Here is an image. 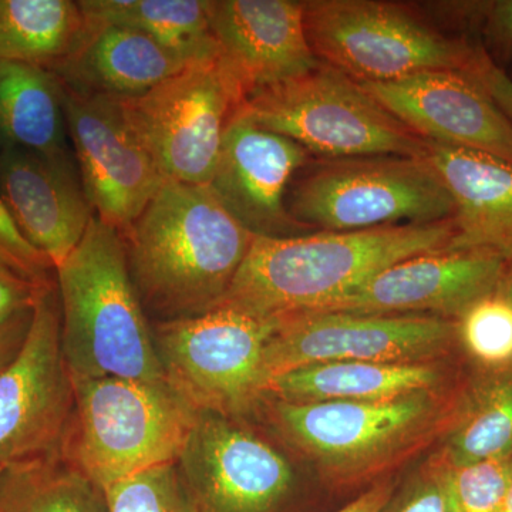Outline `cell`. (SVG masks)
I'll list each match as a JSON object with an SVG mask.
<instances>
[{"mask_svg":"<svg viewBox=\"0 0 512 512\" xmlns=\"http://www.w3.org/2000/svg\"><path fill=\"white\" fill-rule=\"evenodd\" d=\"M74 414L62 456L100 490L177 463L198 412L170 383L72 377Z\"/></svg>","mask_w":512,"mask_h":512,"instance_id":"277c9868","label":"cell"},{"mask_svg":"<svg viewBox=\"0 0 512 512\" xmlns=\"http://www.w3.org/2000/svg\"><path fill=\"white\" fill-rule=\"evenodd\" d=\"M454 202L448 251L477 249L512 261V163L427 141L426 156Z\"/></svg>","mask_w":512,"mask_h":512,"instance_id":"44dd1931","label":"cell"},{"mask_svg":"<svg viewBox=\"0 0 512 512\" xmlns=\"http://www.w3.org/2000/svg\"><path fill=\"white\" fill-rule=\"evenodd\" d=\"M311 158L291 138L258 126L238 111L225 133L208 187L255 237L311 234L316 229L293 220L286 207L293 177Z\"/></svg>","mask_w":512,"mask_h":512,"instance_id":"5bb4252c","label":"cell"},{"mask_svg":"<svg viewBox=\"0 0 512 512\" xmlns=\"http://www.w3.org/2000/svg\"><path fill=\"white\" fill-rule=\"evenodd\" d=\"M490 94L498 107L512 123V77L505 70L498 69L487 55L481 59L480 64L470 72Z\"/></svg>","mask_w":512,"mask_h":512,"instance_id":"e575fe53","label":"cell"},{"mask_svg":"<svg viewBox=\"0 0 512 512\" xmlns=\"http://www.w3.org/2000/svg\"><path fill=\"white\" fill-rule=\"evenodd\" d=\"M56 285L37 299L19 352L0 369V467L62 453L74 387L64 362Z\"/></svg>","mask_w":512,"mask_h":512,"instance_id":"30bf717a","label":"cell"},{"mask_svg":"<svg viewBox=\"0 0 512 512\" xmlns=\"http://www.w3.org/2000/svg\"><path fill=\"white\" fill-rule=\"evenodd\" d=\"M275 319L218 306L153 329L167 382L197 412H241L264 393V349Z\"/></svg>","mask_w":512,"mask_h":512,"instance_id":"9c48e42d","label":"cell"},{"mask_svg":"<svg viewBox=\"0 0 512 512\" xmlns=\"http://www.w3.org/2000/svg\"><path fill=\"white\" fill-rule=\"evenodd\" d=\"M497 293L512 303V261L508 262L507 268H505L503 278H501L500 285L497 288Z\"/></svg>","mask_w":512,"mask_h":512,"instance_id":"74e56055","label":"cell"},{"mask_svg":"<svg viewBox=\"0 0 512 512\" xmlns=\"http://www.w3.org/2000/svg\"><path fill=\"white\" fill-rule=\"evenodd\" d=\"M512 453V366L477 387L448 441V466H470Z\"/></svg>","mask_w":512,"mask_h":512,"instance_id":"4316f807","label":"cell"},{"mask_svg":"<svg viewBox=\"0 0 512 512\" xmlns=\"http://www.w3.org/2000/svg\"><path fill=\"white\" fill-rule=\"evenodd\" d=\"M453 220L254 237L220 306L259 319L318 312L397 262L447 249Z\"/></svg>","mask_w":512,"mask_h":512,"instance_id":"6da1fadb","label":"cell"},{"mask_svg":"<svg viewBox=\"0 0 512 512\" xmlns=\"http://www.w3.org/2000/svg\"><path fill=\"white\" fill-rule=\"evenodd\" d=\"M505 268L503 258L487 251L427 252L389 266L318 312L458 318L468 306L497 292Z\"/></svg>","mask_w":512,"mask_h":512,"instance_id":"2e32d148","label":"cell"},{"mask_svg":"<svg viewBox=\"0 0 512 512\" xmlns=\"http://www.w3.org/2000/svg\"><path fill=\"white\" fill-rule=\"evenodd\" d=\"M32 312L20 315L0 329V369L8 365L19 352L32 320Z\"/></svg>","mask_w":512,"mask_h":512,"instance_id":"d590c367","label":"cell"},{"mask_svg":"<svg viewBox=\"0 0 512 512\" xmlns=\"http://www.w3.org/2000/svg\"><path fill=\"white\" fill-rule=\"evenodd\" d=\"M239 111L315 158H423L429 141L355 80L322 62L311 72L251 94Z\"/></svg>","mask_w":512,"mask_h":512,"instance_id":"52a82bcc","label":"cell"},{"mask_svg":"<svg viewBox=\"0 0 512 512\" xmlns=\"http://www.w3.org/2000/svg\"><path fill=\"white\" fill-rule=\"evenodd\" d=\"M429 412L421 393L383 402H281L279 423L320 458L352 464L379 456L409 436Z\"/></svg>","mask_w":512,"mask_h":512,"instance_id":"d6986e66","label":"cell"},{"mask_svg":"<svg viewBox=\"0 0 512 512\" xmlns=\"http://www.w3.org/2000/svg\"><path fill=\"white\" fill-rule=\"evenodd\" d=\"M177 464L198 512H281L291 497L288 461L221 414L198 412Z\"/></svg>","mask_w":512,"mask_h":512,"instance_id":"4fadbf2b","label":"cell"},{"mask_svg":"<svg viewBox=\"0 0 512 512\" xmlns=\"http://www.w3.org/2000/svg\"><path fill=\"white\" fill-rule=\"evenodd\" d=\"M2 468H3V467H0V473H2Z\"/></svg>","mask_w":512,"mask_h":512,"instance_id":"ab89813d","label":"cell"},{"mask_svg":"<svg viewBox=\"0 0 512 512\" xmlns=\"http://www.w3.org/2000/svg\"><path fill=\"white\" fill-rule=\"evenodd\" d=\"M84 16L72 0H0V62L55 69L79 42Z\"/></svg>","mask_w":512,"mask_h":512,"instance_id":"d4e9b609","label":"cell"},{"mask_svg":"<svg viewBox=\"0 0 512 512\" xmlns=\"http://www.w3.org/2000/svg\"><path fill=\"white\" fill-rule=\"evenodd\" d=\"M477 40L498 69L512 63V0H484Z\"/></svg>","mask_w":512,"mask_h":512,"instance_id":"1f68e13d","label":"cell"},{"mask_svg":"<svg viewBox=\"0 0 512 512\" xmlns=\"http://www.w3.org/2000/svg\"><path fill=\"white\" fill-rule=\"evenodd\" d=\"M457 323L443 316L303 312L275 319L264 349V393L275 377L330 362L412 363L444 348Z\"/></svg>","mask_w":512,"mask_h":512,"instance_id":"8fae6325","label":"cell"},{"mask_svg":"<svg viewBox=\"0 0 512 512\" xmlns=\"http://www.w3.org/2000/svg\"><path fill=\"white\" fill-rule=\"evenodd\" d=\"M457 333L480 365L493 370L512 366V303L497 292L458 316Z\"/></svg>","mask_w":512,"mask_h":512,"instance_id":"f546056e","label":"cell"},{"mask_svg":"<svg viewBox=\"0 0 512 512\" xmlns=\"http://www.w3.org/2000/svg\"><path fill=\"white\" fill-rule=\"evenodd\" d=\"M188 66L140 30L84 18L79 42L50 72L74 92L121 100L150 92Z\"/></svg>","mask_w":512,"mask_h":512,"instance_id":"ffe728a7","label":"cell"},{"mask_svg":"<svg viewBox=\"0 0 512 512\" xmlns=\"http://www.w3.org/2000/svg\"><path fill=\"white\" fill-rule=\"evenodd\" d=\"M447 512H500L512 484V453L439 473Z\"/></svg>","mask_w":512,"mask_h":512,"instance_id":"f1b7e54d","label":"cell"},{"mask_svg":"<svg viewBox=\"0 0 512 512\" xmlns=\"http://www.w3.org/2000/svg\"><path fill=\"white\" fill-rule=\"evenodd\" d=\"M55 278L70 376L168 383L116 228L94 214Z\"/></svg>","mask_w":512,"mask_h":512,"instance_id":"3957f363","label":"cell"},{"mask_svg":"<svg viewBox=\"0 0 512 512\" xmlns=\"http://www.w3.org/2000/svg\"><path fill=\"white\" fill-rule=\"evenodd\" d=\"M437 373L419 363L330 362L272 379L265 393L282 402H383L429 389Z\"/></svg>","mask_w":512,"mask_h":512,"instance_id":"7402d4cb","label":"cell"},{"mask_svg":"<svg viewBox=\"0 0 512 512\" xmlns=\"http://www.w3.org/2000/svg\"><path fill=\"white\" fill-rule=\"evenodd\" d=\"M103 493L107 512H198L177 463L124 478Z\"/></svg>","mask_w":512,"mask_h":512,"instance_id":"83f0119b","label":"cell"},{"mask_svg":"<svg viewBox=\"0 0 512 512\" xmlns=\"http://www.w3.org/2000/svg\"><path fill=\"white\" fill-rule=\"evenodd\" d=\"M293 220L316 231H363L453 220L454 202L426 158L312 157L286 195Z\"/></svg>","mask_w":512,"mask_h":512,"instance_id":"8992f818","label":"cell"},{"mask_svg":"<svg viewBox=\"0 0 512 512\" xmlns=\"http://www.w3.org/2000/svg\"><path fill=\"white\" fill-rule=\"evenodd\" d=\"M305 29L320 62L355 82H393L426 72H473L480 43L454 35L417 6L384 0H308Z\"/></svg>","mask_w":512,"mask_h":512,"instance_id":"5b68a950","label":"cell"},{"mask_svg":"<svg viewBox=\"0 0 512 512\" xmlns=\"http://www.w3.org/2000/svg\"><path fill=\"white\" fill-rule=\"evenodd\" d=\"M62 86L84 191L94 214L123 234L167 180L131 130L119 99Z\"/></svg>","mask_w":512,"mask_h":512,"instance_id":"7c38bea8","label":"cell"},{"mask_svg":"<svg viewBox=\"0 0 512 512\" xmlns=\"http://www.w3.org/2000/svg\"><path fill=\"white\" fill-rule=\"evenodd\" d=\"M500 512H512V484Z\"/></svg>","mask_w":512,"mask_h":512,"instance_id":"f35d334b","label":"cell"},{"mask_svg":"<svg viewBox=\"0 0 512 512\" xmlns=\"http://www.w3.org/2000/svg\"><path fill=\"white\" fill-rule=\"evenodd\" d=\"M245 100L234 74L218 59L191 64L150 92L119 101L165 180L208 185L225 133Z\"/></svg>","mask_w":512,"mask_h":512,"instance_id":"ba28073f","label":"cell"},{"mask_svg":"<svg viewBox=\"0 0 512 512\" xmlns=\"http://www.w3.org/2000/svg\"><path fill=\"white\" fill-rule=\"evenodd\" d=\"M359 84L426 140L512 163L511 120L473 74L441 70Z\"/></svg>","mask_w":512,"mask_h":512,"instance_id":"9a60e30c","label":"cell"},{"mask_svg":"<svg viewBox=\"0 0 512 512\" xmlns=\"http://www.w3.org/2000/svg\"><path fill=\"white\" fill-rule=\"evenodd\" d=\"M120 235L141 303L165 320L218 308L255 237L208 185L171 180Z\"/></svg>","mask_w":512,"mask_h":512,"instance_id":"7a4b0ae2","label":"cell"},{"mask_svg":"<svg viewBox=\"0 0 512 512\" xmlns=\"http://www.w3.org/2000/svg\"><path fill=\"white\" fill-rule=\"evenodd\" d=\"M0 195L23 237L55 268L80 244L94 215L72 157L5 146Z\"/></svg>","mask_w":512,"mask_h":512,"instance_id":"ac0fdd59","label":"cell"},{"mask_svg":"<svg viewBox=\"0 0 512 512\" xmlns=\"http://www.w3.org/2000/svg\"><path fill=\"white\" fill-rule=\"evenodd\" d=\"M0 266L39 286H53V262L23 237L0 195Z\"/></svg>","mask_w":512,"mask_h":512,"instance_id":"4dcf8cb0","label":"cell"},{"mask_svg":"<svg viewBox=\"0 0 512 512\" xmlns=\"http://www.w3.org/2000/svg\"><path fill=\"white\" fill-rule=\"evenodd\" d=\"M49 288L52 286L32 284L0 266V329L18 316L32 312L39 296Z\"/></svg>","mask_w":512,"mask_h":512,"instance_id":"d6a6232c","label":"cell"},{"mask_svg":"<svg viewBox=\"0 0 512 512\" xmlns=\"http://www.w3.org/2000/svg\"><path fill=\"white\" fill-rule=\"evenodd\" d=\"M390 495L392 490L387 485H379L336 512H383L389 504Z\"/></svg>","mask_w":512,"mask_h":512,"instance_id":"8d00e7d4","label":"cell"},{"mask_svg":"<svg viewBox=\"0 0 512 512\" xmlns=\"http://www.w3.org/2000/svg\"><path fill=\"white\" fill-rule=\"evenodd\" d=\"M0 512H107L103 490L62 456L2 468Z\"/></svg>","mask_w":512,"mask_h":512,"instance_id":"484cf974","label":"cell"},{"mask_svg":"<svg viewBox=\"0 0 512 512\" xmlns=\"http://www.w3.org/2000/svg\"><path fill=\"white\" fill-rule=\"evenodd\" d=\"M220 60L251 94L311 72L320 63L305 29V2L208 0Z\"/></svg>","mask_w":512,"mask_h":512,"instance_id":"e0dca14e","label":"cell"},{"mask_svg":"<svg viewBox=\"0 0 512 512\" xmlns=\"http://www.w3.org/2000/svg\"><path fill=\"white\" fill-rule=\"evenodd\" d=\"M389 512H447L439 474L421 481L406 491L403 497L390 507Z\"/></svg>","mask_w":512,"mask_h":512,"instance_id":"836d02e7","label":"cell"},{"mask_svg":"<svg viewBox=\"0 0 512 512\" xmlns=\"http://www.w3.org/2000/svg\"><path fill=\"white\" fill-rule=\"evenodd\" d=\"M79 6L87 20L140 30L185 63L221 57L208 0H80Z\"/></svg>","mask_w":512,"mask_h":512,"instance_id":"cb8c5ba5","label":"cell"},{"mask_svg":"<svg viewBox=\"0 0 512 512\" xmlns=\"http://www.w3.org/2000/svg\"><path fill=\"white\" fill-rule=\"evenodd\" d=\"M67 136L59 77L33 64L0 62V137L6 146L72 157Z\"/></svg>","mask_w":512,"mask_h":512,"instance_id":"603a6c76","label":"cell"}]
</instances>
